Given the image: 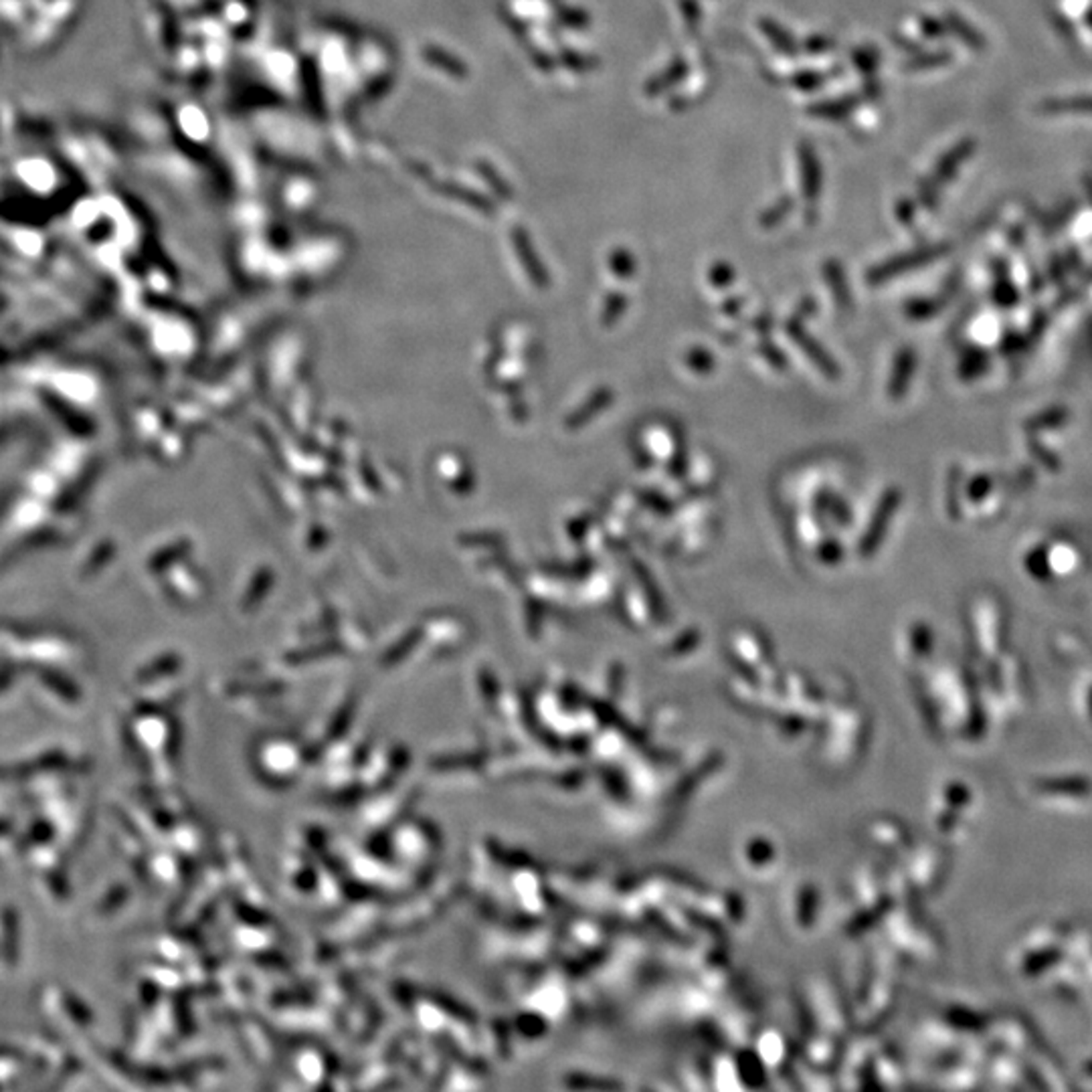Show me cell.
I'll list each match as a JSON object with an SVG mask.
<instances>
[{
  "label": "cell",
  "mask_w": 1092,
  "mask_h": 1092,
  "mask_svg": "<svg viewBox=\"0 0 1092 1092\" xmlns=\"http://www.w3.org/2000/svg\"><path fill=\"white\" fill-rule=\"evenodd\" d=\"M854 97H844L838 99V102H826V104H819L818 108H813V114L821 116V118H840L844 114H848V111L854 108Z\"/></svg>",
  "instance_id": "obj_4"
},
{
  "label": "cell",
  "mask_w": 1092,
  "mask_h": 1092,
  "mask_svg": "<svg viewBox=\"0 0 1092 1092\" xmlns=\"http://www.w3.org/2000/svg\"><path fill=\"white\" fill-rule=\"evenodd\" d=\"M791 207H794V200H791V198H781L775 207H771V209L767 210V213L761 219V222H763L765 227H775L777 222L781 221L789 213Z\"/></svg>",
  "instance_id": "obj_5"
},
{
  "label": "cell",
  "mask_w": 1092,
  "mask_h": 1092,
  "mask_svg": "<svg viewBox=\"0 0 1092 1092\" xmlns=\"http://www.w3.org/2000/svg\"><path fill=\"white\" fill-rule=\"evenodd\" d=\"M761 29H763L765 35H767L768 39H771V43L775 44V47H777L779 51H781V53H787V55H795V53H797V44H795L794 37H791L789 32H787L783 27H779L777 22L763 19V20H761Z\"/></svg>",
  "instance_id": "obj_3"
},
{
  "label": "cell",
  "mask_w": 1092,
  "mask_h": 1092,
  "mask_svg": "<svg viewBox=\"0 0 1092 1092\" xmlns=\"http://www.w3.org/2000/svg\"><path fill=\"white\" fill-rule=\"evenodd\" d=\"M799 164H801V176H804V195L809 200H816L819 197V184H821V171H819V160L816 152L811 150L809 144H801L799 146Z\"/></svg>",
  "instance_id": "obj_1"
},
{
  "label": "cell",
  "mask_w": 1092,
  "mask_h": 1092,
  "mask_svg": "<svg viewBox=\"0 0 1092 1092\" xmlns=\"http://www.w3.org/2000/svg\"><path fill=\"white\" fill-rule=\"evenodd\" d=\"M686 71H688L686 61L678 59L670 67H667V70L662 75L654 77V80L648 83V87H645V89H648L650 95L662 94V92H666V89H670L672 85H676L679 80H682V77L686 75Z\"/></svg>",
  "instance_id": "obj_2"
},
{
  "label": "cell",
  "mask_w": 1092,
  "mask_h": 1092,
  "mask_svg": "<svg viewBox=\"0 0 1092 1092\" xmlns=\"http://www.w3.org/2000/svg\"><path fill=\"white\" fill-rule=\"evenodd\" d=\"M821 82H823V80H821V77H819L818 73H811V71H807V73H801V75L797 77V80H795V85L804 87V89H811V87H818Z\"/></svg>",
  "instance_id": "obj_6"
}]
</instances>
